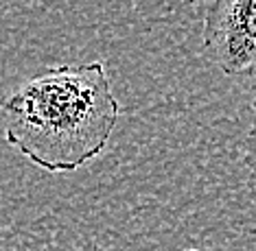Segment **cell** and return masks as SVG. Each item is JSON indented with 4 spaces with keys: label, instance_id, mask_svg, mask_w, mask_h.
Returning <instances> with one entry per match:
<instances>
[{
    "label": "cell",
    "instance_id": "obj_3",
    "mask_svg": "<svg viewBox=\"0 0 256 251\" xmlns=\"http://www.w3.org/2000/svg\"><path fill=\"white\" fill-rule=\"evenodd\" d=\"M252 109H254V122L250 133L246 136V142H243V164H246V173H248V192L256 208V77H252Z\"/></svg>",
    "mask_w": 256,
    "mask_h": 251
},
{
    "label": "cell",
    "instance_id": "obj_4",
    "mask_svg": "<svg viewBox=\"0 0 256 251\" xmlns=\"http://www.w3.org/2000/svg\"><path fill=\"white\" fill-rule=\"evenodd\" d=\"M188 2H200V0H188Z\"/></svg>",
    "mask_w": 256,
    "mask_h": 251
},
{
    "label": "cell",
    "instance_id": "obj_5",
    "mask_svg": "<svg viewBox=\"0 0 256 251\" xmlns=\"http://www.w3.org/2000/svg\"><path fill=\"white\" fill-rule=\"evenodd\" d=\"M190 251H195V249H190Z\"/></svg>",
    "mask_w": 256,
    "mask_h": 251
},
{
    "label": "cell",
    "instance_id": "obj_1",
    "mask_svg": "<svg viewBox=\"0 0 256 251\" xmlns=\"http://www.w3.org/2000/svg\"><path fill=\"white\" fill-rule=\"evenodd\" d=\"M4 140L46 173H72L108 149L120 103L103 61L36 74L0 103Z\"/></svg>",
    "mask_w": 256,
    "mask_h": 251
},
{
    "label": "cell",
    "instance_id": "obj_2",
    "mask_svg": "<svg viewBox=\"0 0 256 251\" xmlns=\"http://www.w3.org/2000/svg\"><path fill=\"white\" fill-rule=\"evenodd\" d=\"M204 50L228 77H256V0H210Z\"/></svg>",
    "mask_w": 256,
    "mask_h": 251
}]
</instances>
